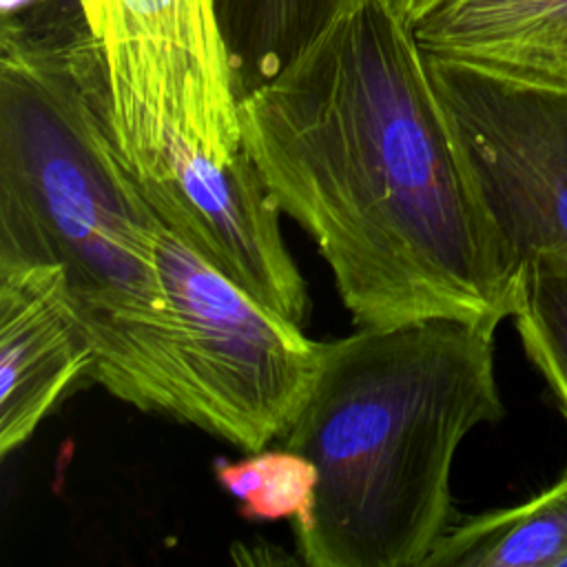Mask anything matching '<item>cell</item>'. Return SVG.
Masks as SVG:
<instances>
[{"instance_id":"obj_1","label":"cell","mask_w":567,"mask_h":567,"mask_svg":"<svg viewBox=\"0 0 567 567\" xmlns=\"http://www.w3.org/2000/svg\"><path fill=\"white\" fill-rule=\"evenodd\" d=\"M239 113L257 173L357 326L514 315L518 284L414 24L390 0L337 18Z\"/></svg>"},{"instance_id":"obj_9","label":"cell","mask_w":567,"mask_h":567,"mask_svg":"<svg viewBox=\"0 0 567 567\" xmlns=\"http://www.w3.org/2000/svg\"><path fill=\"white\" fill-rule=\"evenodd\" d=\"M423 567H567V474L527 503L452 523Z\"/></svg>"},{"instance_id":"obj_12","label":"cell","mask_w":567,"mask_h":567,"mask_svg":"<svg viewBox=\"0 0 567 567\" xmlns=\"http://www.w3.org/2000/svg\"><path fill=\"white\" fill-rule=\"evenodd\" d=\"M512 319L567 419V275L545 266L525 268Z\"/></svg>"},{"instance_id":"obj_3","label":"cell","mask_w":567,"mask_h":567,"mask_svg":"<svg viewBox=\"0 0 567 567\" xmlns=\"http://www.w3.org/2000/svg\"><path fill=\"white\" fill-rule=\"evenodd\" d=\"M483 317H427L319 341L284 445L312 461L308 512L292 520L310 567H423L452 525L456 450L505 405Z\"/></svg>"},{"instance_id":"obj_5","label":"cell","mask_w":567,"mask_h":567,"mask_svg":"<svg viewBox=\"0 0 567 567\" xmlns=\"http://www.w3.org/2000/svg\"><path fill=\"white\" fill-rule=\"evenodd\" d=\"M157 252L175 328L177 421L241 450H264L284 436L306 401L319 341L166 226Z\"/></svg>"},{"instance_id":"obj_13","label":"cell","mask_w":567,"mask_h":567,"mask_svg":"<svg viewBox=\"0 0 567 567\" xmlns=\"http://www.w3.org/2000/svg\"><path fill=\"white\" fill-rule=\"evenodd\" d=\"M399 13H403L412 24L427 16L432 9H436L445 0H390Z\"/></svg>"},{"instance_id":"obj_8","label":"cell","mask_w":567,"mask_h":567,"mask_svg":"<svg viewBox=\"0 0 567 567\" xmlns=\"http://www.w3.org/2000/svg\"><path fill=\"white\" fill-rule=\"evenodd\" d=\"M414 33L430 55L567 86V0H445Z\"/></svg>"},{"instance_id":"obj_11","label":"cell","mask_w":567,"mask_h":567,"mask_svg":"<svg viewBox=\"0 0 567 567\" xmlns=\"http://www.w3.org/2000/svg\"><path fill=\"white\" fill-rule=\"evenodd\" d=\"M219 485L239 501L241 514L255 520L301 518L317 483L312 461L284 445V450H257L235 463H217Z\"/></svg>"},{"instance_id":"obj_10","label":"cell","mask_w":567,"mask_h":567,"mask_svg":"<svg viewBox=\"0 0 567 567\" xmlns=\"http://www.w3.org/2000/svg\"><path fill=\"white\" fill-rule=\"evenodd\" d=\"M363 0H215L239 100L277 78L323 29Z\"/></svg>"},{"instance_id":"obj_6","label":"cell","mask_w":567,"mask_h":567,"mask_svg":"<svg viewBox=\"0 0 567 567\" xmlns=\"http://www.w3.org/2000/svg\"><path fill=\"white\" fill-rule=\"evenodd\" d=\"M425 62L509 275L518 288L529 266L567 275V86Z\"/></svg>"},{"instance_id":"obj_2","label":"cell","mask_w":567,"mask_h":567,"mask_svg":"<svg viewBox=\"0 0 567 567\" xmlns=\"http://www.w3.org/2000/svg\"><path fill=\"white\" fill-rule=\"evenodd\" d=\"M164 221L111 151L47 9L2 16L0 264H51L93 346L91 379L177 419Z\"/></svg>"},{"instance_id":"obj_4","label":"cell","mask_w":567,"mask_h":567,"mask_svg":"<svg viewBox=\"0 0 567 567\" xmlns=\"http://www.w3.org/2000/svg\"><path fill=\"white\" fill-rule=\"evenodd\" d=\"M64 49L113 155L157 217L261 301L301 270L246 148L215 0H78Z\"/></svg>"},{"instance_id":"obj_7","label":"cell","mask_w":567,"mask_h":567,"mask_svg":"<svg viewBox=\"0 0 567 567\" xmlns=\"http://www.w3.org/2000/svg\"><path fill=\"white\" fill-rule=\"evenodd\" d=\"M93 363L62 270L0 264V454L24 445Z\"/></svg>"},{"instance_id":"obj_14","label":"cell","mask_w":567,"mask_h":567,"mask_svg":"<svg viewBox=\"0 0 567 567\" xmlns=\"http://www.w3.org/2000/svg\"><path fill=\"white\" fill-rule=\"evenodd\" d=\"M38 0H2V16H11V13H20L24 9H29L31 4H35Z\"/></svg>"}]
</instances>
